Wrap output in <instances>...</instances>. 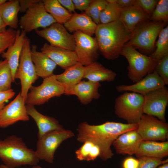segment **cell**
<instances>
[{"mask_svg": "<svg viewBox=\"0 0 168 168\" xmlns=\"http://www.w3.org/2000/svg\"><path fill=\"white\" fill-rule=\"evenodd\" d=\"M15 94L12 89L6 91H0V112L5 106L6 102L12 98Z\"/></svg>", "mask_w": 168, "mask_h": 168, "instance_id": "ab89813d", "label": "cell"}, {"mask_svg": "<svg viewBox=\"0 0 168 168\" xmlns=\"http://www.w3.org/2000/svg\"><path fill=\"white\" fill-rule=\"evenodd\" d=\"M0 168H9L4 164H1L0 165ZM31 168H42L41 166L38 165L33 166Z\"/></svg>", "mask_w": 168, "mask_h": 168, "instance_id": "c3c4849f", "label": "cell"}, {"mask_svg": "<svg viewBox=\"0 0 168 168\" xmlns=\"http://www.w3.org/2000/svg\"><path fill=\"white\" fill-rule=\"evenodd\" d=\"M30 40L27 36L20 55L19 64L15 73V79L21 81V96L25 101L28 91L39 77L36 74L30 56Z\"/></svg>", "mask_w": 168, "mask_h": 168, "instance_id": "ba28073f", "label": "cell"}, {"mask_svg": "<svg viewBox=\"0 0 168 168\" xmlns=\"http://www.w3.org/2000/svg\"><path fill=\"white\" fill-rule=\"evenodd\" d=\"M56 22L45 10L42 0L33 4L28 9L19 21L20 27L26 33L39 28L43 29Z\"/></svg>", "mask_w": 168, "mask_h": 168, "instance_id": "30bf717a", "label": "cell"}, {"mask_svg": "<svg viewBox=\"0 0 168 168\" xmlns=\"http://www.w3.org/2000/svg\"><path fill=\"white\" fill-rule=\"evenodd\" d=\"M6 2V0H0V6L4 3Z\"/></svg>", "mask_w": 168, "mask_h": 168, "instance_id": "f907efd6", "label": "cell"}, {"mask_svg": "<svg viewBox=\"0 0 168 168\" xmlns=\"http://www.w3.org/2000/svg\"><path fill=\"white\" fill-rule=\"evenodd\" d=\"M17 34V30L9 28L0 33V54L5 52L14 43Z\"/></svg>", "mask_w": 168, "mask_h": 168, "instance_id": "e575fe53", "label": "cell"}, {"mask_svg": "<svg viewBox=\"0 0 168 168\" xmlns=\"http://www.w3.org/2000/svg\"><path fill=\"white\" fill-rule=\"evenodd\" d=\"M154 70L164 81L165 85L168 84V55L156 63Z\"/></svg>", "mask_w": 168, "mask_h": 168, "instance_id": "d590c367", "label": "cell"}, {"mask_svg": "<svg viewBox=\"0 0 168 168\" xmlns=\"http://www.w3.org/2000/svg\"><path fill=\"white\" fill-rule=\"evenodd\" d=\"M139 164L138 168H156L157 166L167 163L168 159L162 160L156 158L142 156L138 158Z\"/></svg>", "mask_w": 168, "mask_h": 168, "instance_id": "8d00e7d4", "label": "cell"}, {"mask_svg": "<svg viewBox=\"0 0 168 168\" xmlns=\"http://www.w3.org/2000/svg\"><path fill=\"white\" fill-rule=\"evenodd\" d=\"M128 63V76L136 83L154 70L156 62L151 57L142 54L132 46L125 44L120 54Z\"/></svg>", "mask_w": 168, "mask_h": 168, "instance_id": "5b68a950", "label": "cell"}, {"mask_svg": "<svg viewBox=\"0 0 168 168\" xmlns=\"http://www.w3.org/2000/svg\"><path fill=\"white\" fill-rule=\"evenodd\" d=\"M46 11L49 14L56 22L63 24L71 17L72 14L63 7L58 0H42Z\"/></svg>", "mask_w": 168, "mask_h": 168, "instance_id": "f1b7e54d", "label": "cell"}, {"mask_svg": "<svg viewBox=\"0 0 168 168\" xmlns=\"http://www.w3.org/2000/svg\"><path fill=\"white\" fill-rule=\"evenodd\" d=\"M158 1L157 0H136L135 4L140 7L151 16Z\"/></svg>", "mask_w": 168, "mask_h": 168, "instance_id": "f35d334b", "label": "cell"}, {"mask_svg": "<svg viewBox=\"0 0 168 168\" xmlns=\"http://www.w3.org/2000/svg\"><path fill=\"white\" fill-rule=\"evenodd\" d=\"M150 20L162 22L167 24L168 21V0H158Z\"/></svg>", "mask_w": 168, "mask_h": 168, "instance_id": "836d02e7", "label": "cell"}, {"mask_svg": "<svg viewBox=\"0 0 168 168\" xmlns=\"http://www.w3.org/2000/svg\"><path fill=\"white\" fill-rule=\"evenodd\" d=\"M26 33L23 30H17V34L15 41L10 46L6 52L2 54V57L5 58L11 71L13 82L15 81V74L19 63V59L22 48L24 44Z\"/></svg>", "mask_w": 168, "mask_h": 168, "instance_id": "ffe728a7", "label": "cell"}, {"mask_svg": "<svg viewBox=\"0 0 168 168\" xmlns=\"http://www.w3.org/2000/svg\"><path fill=\"white\" fill-rule=\"evenodd\" d=\"M39 36L47 41L52 46L74 51L75 40L63 24L54 23L41 30H35Z\"/></svg>", "mask_w": 168, "mask_h": 168, "instance_id": "8fae6325", "label": "cell"}, {"mask_svg": "<svg viewBox=\"0 0 168 168\" xmlns=\"http://www.w3.org/2000/svg\"><path fill=\"white\" fill-rule=\"evenodd\" d=\"M83 144L75 152L77 158L80 161L86 160L95 144L88 141L83 142Z\"/></svg>", "mask_w": 168, "mask_h": 168, "instance_id": "74e56055", "label": "cell"}, {"mask_svg": "<svg viewBox=\"0 0 168 168\" xmlns=\"http://www.w3.org/2000/svg\"><path fill=\"white\" fill-rule=\"evenodd\" d=\"M73 35L78 62L86 66L96 62L99 57V46L96 38L79 31L74 32Z\"/></svg>", "mask_w": 168, "mask_h": 168, "instance_id": "4fadbf2b", "label": "cell"}, {"mask_svg": "<svg viewBox=\"0 0 168 168\" xmlns=\"http://www.w3.org/2000/svg\"><path fill=\"white\" fill-rule=\"evenodd\" d=\"M138 126L136 124L109 121L99 125H91L84 122L78 125L77 140L83 143L90 141L97 145L100 150L99 157L106 161L114 155L111 147L114 140L124 133L137 129Z\"/></svg>", "mask_w": 168, "mask_h": 168, "instance_id": "6da1fadb", "label": "cell"}, {"mask_svg": "<svg viewBox=\"0 0 168 168\" xmlns=\"http://www.w3.org/2000/svg\"><path fill=\"white\" fill-rule=\"evenodd\" d=\"M41 51L64 70L78 62L75 51L53 46L46 43L43 44Z\"/></svg>", "mask_w": 168, "mask_h": 168, "instance_id": "d6986e66", "label": "cell"}, {"mask_svg": "<svg viewBox=\"0 0 168 168\" xmlns=\"http://www.w3.org/2000/svg\"><path fill=\"white\" fill-rule=\"evenodd\" d=\"M137 131L142 141H165L168 138V124L152 116L143 114Z\"/></svg>", "mask_w": 168, "mask_h": 168, "instance_id": "7c38bea8", "label": "cell"}, {"mask_svg": "<svg viewBox=\"0 0 168 168\" xmlns=\"http://www.w3.org/2000/svg\"><path fill=\"white\" fill-rule=\"evenodd\" d=\"M158 168H168V163L167 162L162 164Z\"/></svg>", "mask_w": 168, "mask_h": 168, "instance_id": "681fc988", "label": "cell"}, {"mask_svg": "<svg viewBox=\"0 0 168 168\" xmlns=\"http://www.w3.org/2000/svg\"><path fill=\"white\" fill-rule=\"evenodd\" d=\"M37 46L32 44L30 47V56L36 74L43 79L54 74L57 65L46 55L37 50Z\"/></svg>", "mask_w": 168, "mask_h": 168, "instance_id": "cb8c5ba5", "label": "cell"}, {"mask_svg": "<svg viewBox=\"0 0 168 168\" xmlns=\"http://www.w3.org/2000/svg\"><path fill=\"white\" fill-rule=\"evenodd\" d=\"M85 66L78 62L65 69L62 73L56 75L57 80L64 86L76 84L83 78Z\"/></svg>", "mask_w": 168, "mask_h": 168, "instance_id": "83f0119b", "label": "cell"}, {"mask_svg": "<svg viewBox=\"0 0 168 168\" xmlns=\"http://www.w3.org/2000/svg\"><path fill=\"white\" fill-rule=\"evenodd\" d=\"M63 24L70 33L79 31L91 36L95 34L97 26L84 12L72 14L70 19Z\"/></svg>", "mask_w": 168, "mask_h": 168, "instance_id": "7402d4cb", "label": "cell"}, {"mask_svg": "<svg viewBox=\"0 0 168 168\" xmlns=\"http://www.w3.org/2000/svg\"><path fill=\"white\" fill-rule=\"evenodd\" d=\"M20 10L18 0H9L0 6V16L7 26L14 30L18 28Z\"/></svg>", "mask_w": 168, "mask_h": 168, "instance_id": "4316f807", "label": "cell"}, {"mask_svg": "<svg viewBox=\"0 0 168 168\" xmlns=\"http://www.w3.org/2000/svg\"><path fill=\"white\" fill-rule=\"evenodd\" d=\"M107 4L106 0H92L84 12L97 25L100 24V15Z\"/></svg>", "mask_w": 168, "mask_h": 168, "instance_id": "d6a6232c", "label": "cell"}, {"mask_svg": "<svg viewBox=\"0 0 168 168\" xmlns=\"http://www.w3.org/2000/svg\"><path fill=\"white\" fill-rule=\"evenodd\" d=\"M143 114L154 116L166 122L165 112L168 104V90L165 86L143 95Z\"/></svg>", "mask_w": 168, "mask_h": 168, "instance_id": "5bb4252c", "label": "cell"}, {"mask_svg": "<svg viewBox=\"0 0 168 168\" xmlns=\"http://www.w3.org/2000/svg\"><path fill=\"white\" fill-rule=\"evenodd\" d=\"M150 17L143 10L134 4L122 8L119 19L126 29L132 33L138 24L150 20Z\"/></svg>", "mask_w": 168, "mask_h": 168, "instance_id": "603a6c76", "label": "cell"}, {"mask_svg": "<svg viewBox=\"0 0 168 168\" xmlns=\"http://www.w3.org/2000/svg\"><path fill=\"white\" fill-rule=\"evenodd\" d=\"M26 107L28 115L33 119L37 126L38 138L51 131L64 129L56 119L40 113L34 106L26 104Z\"/></svg>", "mask_w": 168, "mask_h": 168, "instance_id": "44dd1931", "label": "cell"}, {"mask_svg": "<svg viewBox=\"0 0 168 168\" xmlns=\"http://www.w3.org/2000/svg\"><path fill=\"white\" fill-rule=\"evenodd\" d=\"M165 86L163 80L154 70L152 73L134 84L119 85L117 86L116 89L119 92L130 91L143 96Z\"/></svg>", "mask_w": 168, "mask_h": 168, "instance_id": "e0dca14e", "label": "cell"}, {"mask_svg": "<svg viewBox=\"0 0 168 168\" xmlns=\"http://www.w3.org/2000/svg\"><path fill=\"white\" fill-rule=\"evenodd\" d=\"M13 82L11 71L7 61H0V91H4L11 89Z\"/></svg>", "mask_w": 168, "mask_h": 168, "instance_id": "1f68e13d", "label": "cell"}, {"mask_svg": "<svg viewBox=\"0 0 168 168\" xmlns=\"http://www.w3.org/2000/svg\"><path fill=\"white\" fill-rule=\"evenodd\" d=\"M40 0H18L20 5V12H26L32 4L40 2Z\"/></svg>", "mask_w": 168, "mask_h": 168, "instance_id": "7bdbcfd3", "label": "cell"}, {"mask_svg": "<svg viewBox=\"0 0 168 168\" xmlns=\"http://www.w3.org/2000/svg\"><path fill=\"white\" fill-rule=\"evenodd\" d=\"M25 101L19 92L0 112V128H5L19 121L29 120Z\"/></svg>", "mask_w": 168, "mask_h": 168, "instance_id": "9a60e30c", "label": "cell"}, {"mask_svg": "<svg viewBox=\"0 0 168 168\" xmlns=\"http://www.w3.org/2000/svg\"><path fill=\"white\" fill-rule=\"evenodd\" d=\"M167 24L161 21H144L137 24L126 44L150 55L154 50L155 42Z\"/></svg>", "mask_w": 168, "mask_h": 168, "instance_id": "277c9868", "label": "cell"}, {"mask_svg": "<svg viewBox=\"0 0 168 168\" xmlns=\"http://www.w3.org/2000/svg\"><path fill=\"white\" fill-rule=\"evenodd\" d=\"M142 141L136 129L120 135L114 140L112 145L116 153L132 155L136 154Z\"/></svg>", "mask_w": 168, "mask_h": 168, "instance_id": "ac0fdd59", "label": "cell"}, {"mask_svg": "<svg viewBox=\"0 0 168 168\" xmlns=\"http://www.w3.org/2000/svg\"><path fill=\"white\" fill-rule=\"evenodd\" d=\"M59 3L69 12H75V7L72 0H58Z\"/></svg>", "mask_w": 168, "mask_h": 168, "instance_id": "f6af8a7d", "label": "cell"}, {"mask_svg": "<svg viewBox=\"0 0 168 168\" xmlns=\"http://www.w3.org/2000/svg\"><path fill=\"white\" fill-rule=\"evenodd\" d=\"M0 159L9 168L36 165L40 160L35 151L29 148L21 138L14 135L0 140Z\"/></svg>", "mask_w": 168, "mask_h": 168, "instance_id": "3957f363", "label": "cell"}, {"mask_svg": "<svg viewBox=\"0 0 168 168\" xmlns=\"http://www.w3.org/2000/svg\"><path fill=\"white\" fill-rule=\"evenodd\" d=\"M136 0H115V2L121 8L126 7L135 4Z\"/></svg>", "mask_w": 168, "mask_h": 168, "instance_id": "bcb514c9", "label": "cell"}, {"mask_svg": "<svg viewBox=\"0 0 168 168\" xmlns=\"http://www.w3.org/2000/svg\"><path fill=\"white\" fill-rule=\"evenodd\" d=\"M116 76L115 72L105 68L102 64L97 62L85 66L83 78L91 82H111L114 80Z\"/></svg>", "mask_w": 168, "mask_h": 168, "instance_id": "484cf974", "label": "cell"}, {"mask_svg": "<svg viewBox=\"0 0 168 168\" xmlns=\"http://www.w3.org/2000/svg\"><path fill=\"white\" fill-rule=\"evenodd\" d=\"M143 95L125 91L115 99V113L128 124H138L143 114Z\"/></svg>", "mask_w": 168, "mask_h": 168, "instance_id": "8992f818", "label": "cell"}, {"mask_svg": "<svg viewBox=\"0 0 168 168\" xmlns=\"http://www.w3.org/2000/svg\"><path fill=\"white\" fill-rule=\"evenodd\" d=\"M100 154V150L99 147L95 144L86 161H94L98 157H99Z\"/></svg>", "mask_w": 168, "mask_h": 168, "instance_id": "ee69618b", "label": "cell"}, {"mask_svg": "<svg viewBox=\"0 0 168 168\" xmlns=\"http://www.w3.org/2000/svg\"><path fill=\"white\" fill-rule=\"evenodd\" d=\"M108 4L100 16V24H105L119 19L122 8L115 0H106Z\"/></svg>", "mask_w": 168, "mask_h": 168, "instance_id": "4dcf8cb0", "label": "cell"}, {"mask_svg": "<svg viewBox=\"0 0 168 168\" xmlns=\"http://www.w3.org/2000/svg\"><path fill=\"white\" fill-rule=\"evenodd\" d=\"M99 50L106 59L117 58L125 44L130 39L129 32L120 20L97 25L95 34Z\"/></svg>", "mask_w": 168, "mask_h": 168, "instance_id": "7a4b0ae2", "label": "cell"}, {"mask_svg": "<svg viewBox=\"0 0 168 168\" xmlns=\"http://www.w3.org/2000/svg\"><path fill=\"white\" fill-rule=\"evenodd\" d=\"M156 46V49L149 56L157 62L168 55V26L164 28L160 32Z\"/></svg>", "mask_w": 168, "mask_h": 168, "instance_id": "f546056e", "label": "cell"}, {"mask_svg": "<svg viewBox=\"0 0 168 168\" xmlns=\"http://www.w3.org/2000/svg\"><path fill=\"white\" fill-rule=\"evenodd\" d=\"M7 26L0 16V33L5 31L6 30V27Z\"/></svg>", "mask_w": 168, "mask_h": 168, "instance_id": "7dc6e473", "label": "cell"}, {"mask_svg": "<svg viewBox=\"0 0 168 168\" xmlns=\"http://www.w3.org/2000/svg\"><path fill=\"white\" fill-rule=\"evenodd\" d=\"M75 9L85 11L87 9L92 0H72Z\"/></svg>", "mask_w": 168, "mask_h": 168, "instance_id": "b9f144b4", "label": "cell"}, {"mask_svg": "<svg viewBox=\"0 0 168 168\" xmlns=\"http://www.w3.org/2000/svg\"><path fill=\"white\" fill-rule=\"evenodd\" d=\"M74 136L70 130L63 129L49 132L38 138L35 151L40 160L50 163L54 162L55 151L64 140Z\"/></svg>", "mask_w": 168, "mask_h": 168, "instance_id": "9c48e42d", "label": "cell"}, {"mask_svg": "<svg viewBox=\"0 0 168 168\" xmlns=\"http://www.w3.org/2000/svg\"><path fill=\"white\" fill-rule=\"evenodd\" d=\"M64 86V94L77 96L81 103L83 105L88 104L93 99H97L100 96L98 89L101 84L99 82L82 81L73 85Z\"/></svg>", "mask_w": 168, "mask_h": 168, "instance_id": "2e32d148", "label": "cell"}, {"mask_svg": "<svg viewBox=\"0 0 168 168\" xmlns=\"http://www.w3.org/2000/svg\"><path fill=\"white\" fill-rule=\"evenodd\" d=\"M135 155L162 159L168 156V142L142 141Z\"/></svg>", "mask_w": 168, "mask_h": 168, "instance_id": "d4e9b609", "label": "cell"}, {"mask_svg": "<svg viewBox=\"0 0 168 168\" xmlns=\"http://www.w3.org/2000/svg\"><path fill=\"white\" fill-rule=\"evenodd\" d=\"M139 164L138 159L132 157H128L124 161L123 168H138Z\"/></svg>", "mask_w": 168, "mask_h": 168, "instance_id": "60d3db41", "label": "cell"}, {"mask_svg": "<svg viewBox=\"0 0 168 168\" xmlns=\"http://www.w3.org/2000/svg\"><path fill=\"white\" fill-rule=\"evenodd\" d=\"M29 90L25 103L34 106L43 104L51 98L64 94L65 87L63 84L57 80L56 75L54 74L43 79L40 86H32Z\"/></svg>", "mask_w": 168, "mask_h": 168, "instance_id": "52a82bcc", "label": "cell"}]
</instances>
